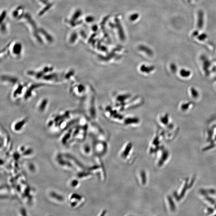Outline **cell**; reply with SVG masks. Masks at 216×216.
I'll return each instance as SVG.
<instances>
[{"instance_id":"obj_1","label":"cell","mask_w":216,"mask_h":216,"mask_svg":"<svg viewBox=\"0 0 216 216\" xmlns=\"http://www.w3.org/2000/svg\"><path fill=\"white\" fill-rule=\"evenodd\" d=\"M204 13L203 11H199L197 14V27L199 29L201 30L204 26Z\"/></svg>"},{"instance_id":"obj_2","label":"cell","mask_w":216,"mask_h":216,"mask_svg":"<svg viewBox=\"0 0 216 216\" xmlns=\"http://www.w3.org/2000/svg\"><path fill=\"white\" fill-rule=\"evenodd\" d=\"M27 122V119H23L20 120L18 121L17 122H15V124H14V129L15 131H18V128H19V129L23 128V126L25 124V123Z\"/></svg>"}]
</instances>
